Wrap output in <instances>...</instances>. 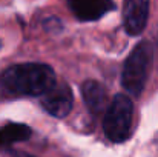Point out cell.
<instances>
[{
  "label": "cell",
  "instance_id": "obj_1",
  "mask_svg": "<svg viewBox=\"0 0 158 157\" xmlns=\"http://www.w3.org/2000/svg\"><path fill=\"white\" fill-rule=\"evenodd\" d=\"M0 83L14 96L42 97L57 85V77L49 65L20 63L5 69L0 76Z\"/></svg>",
  "mask_w": 158,
  "mask_h": 157
},
{
  "label": "cell",
  "instance_id": "obj_2",
  "mask_svg": "<svg viewBox=\"0 0 158 157\" xmlns=\"http://www.w3.org/2000/svg\"><path fill=\"white\" fill-rule=\"evenodd\" d=\"M152 57H154V50L148 40H143L138 45H135V48L127 55L123 65L121 85L132 97L141 96L146 82L149 79Z\"/></svg>",
  "mask_w": 158,
  "mask_h": 157
},
{
  "label": "cell",
  "instance_id": "obj_3",
  "mask_svg": "<svg viewBox=\"0 0 158 157\" xmlns=\"http://www.w3.org/2000/svg\"><path fill=\"white\" fill-rule=\"evenodd\" d=\"M134 120V103L129 96L117 94L105 112L103 131L114 143L126 142L131 137Z\"/></svg>",
  "mask_w": 158,
  "mask_h": 157
},
{
  "label": "cell",
  "instance_id": "obj_4",
  "mask_svg": "<svg viewBox=\"0 0 158 157\" xmlns=\"http://www.w3.org/2000/svg\"><path fill=\"white\" fill-rule=\"evenodd\" d=\"M43 109L57 119L66 117L74 106V94L68 83H57L52 89L40 97Z\"/></svg>",
  "mask_w": 158,
  "mask_h": 157
},
{
  "label": "cell",
  "instance_id": "obj_5",
  "mask_svg": "<svg viewBox=\"0 0 158 157\" xmlns=\"http://www.w3.org/2000/svg\"><path fill=\"white\" fill-rule=\"evenodd\" d=\"M149 17V0H124L123 3V26L124 31L135 37L140 36Z\"/></svg>",
  "mask_w": 158,
  "mask_h": 157
},
{
  "label": "cell",
  "instance_id": "obj_6",
  "mask_svg": "<svg viewBox=\"0 0 158 157\" xmlns=\"http://www.w3.org/2000/svg\"><path fill=\"white\" fill-rule=\"evenodd\" d=\"M66 3L80 22H95L115 9L114 0H66Z\"/></svg>",
  "mask_w": 158,
  "mask_h": 157
},
{
  "label": "cell",
  "instance_id": "obj_7",
  "mask_svg": "<svg viewBox=\"0 0 158 157\" xmlns=\"http://www.w3.org/2000/svg\"><path fill=\"white\" fill-rule=\"evenodd\" d=\"M81 96H83V102L86 105V108L94 116L102 114L106 109L107 93L103 88V85H100L97 80H86L81 85Z\"/></svg>",
  "mask_w": 158,
  "mask_h": 157
},
{
  "label": "cell",
  "instance_id": "obj_8",
  "mask_svg": "<svg viewBox=\"0 0 158 157\" xmlns=\"http://www.w3.org/2000/svg\"><path fill=\"white\" fill-rule=\"evenodd\" d=\"M32 129L25 123H8L0 128V148H9L14 143L25 142L31 137Z\"/></svg>",
  "mask_w": 158,
  "mask_h": 157
},
{
  "label": "cell",
  "instance_id": "obj_9",
  "mask_svg": "<svg viewBox=\"0 0 158 157\" xmlns=\"http://www.w3.org/2000/svg\"><path fill=\"white\" fill-rule=\"evenodd\" d=\"M43 26L48 33H57V31L61 29V22L57 17H49L43 22Z\"/></svg>",
  "mask_w": 158,
  "mask_h": 157
},
{
  "label": "cell",
  "instance_id": "obj_10",
  "mask_svg": "<svg viewBox=\"0 0 158 157\" xmlns=\"http://www.w3.org/2000/svg\"><path fill=\"white\" fill-rule=\"evenodd\" d=\"M12 157H34V156L26 154V153H14V154H12Z\"/></svg>",
  "mask_w": 158,
  "mask_h": 157
},
{
  "label": "cell",
  "instance_id": "obj_11",
  "mask_svg": "<svg viewBox=\"0 0 158 157\" xmlns=\"http://www.w3.org/2000/svg\"><path fill=\"white\" fill-rule=\"evenodd\" d=\"M0 50H2V42H0Z\"/></svg>",
  "mask_w": 158,
  "mask_h": 157
}]
</instances>
